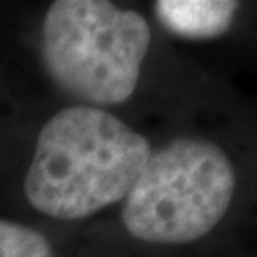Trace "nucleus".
I'll list each match as a JSON object with an SVG mask.
<instances>
[{"instance_id":"nucleus-1","label":"nucleus","mask_w":257,"mask_h":257,"mask_svg":"<svg viewBox=\"0 0 257 257\" xmlns=\"http://www.w3.org/2000/svg\"><path fill=\"white\" fill-rule=\"evenodd\" d=\"M151 153L147 139L107 110L67 107L38 134L25 196L54 219L90 217L128 196Z\"/></svg>"},{"instance_id":"nucleus-2","label":"nucleus","mask_w":257,"mask_h":257,"mask_svg":"<svg viewBox=\"0 0 257 257\" xmlns=\"http://www.w3.org/2000/svg\"><path fill=\"white\" fill-rule=\"evenodd\" d=\"M149 46L145 18L105 0H57L42 23V61L50 78L90 105L128 101Z\"/></svg>"},{"instance_id":"nucleus-3","label":"nucleus","mask_w":257,"mask_h":257,"mask_svg":"<svg viewBox=\"0 0 257 257\" xmlns=\"http://www.w3.org/2000/svg\"><path fill=\"white\" fill-rule=\"evenodd\" d=\"M234 170L217 145L181 138L151 153L124 198L132 236L153 244H187L206 236L227 213Z\"/></svg>"},{"instance_id":"nucleus-4","label":"nucleus","mask_w":257,"mask_h":257,"mask_svg":"<svg viewBox=\"0 0 257 257\" xmlns=\"http://www.w3.org/2000/svg\"><path fill=\"white\" fill-rule=\"evenodd\" d=\"M238 2L230 0H158L155 14L174 35L193 40L215 38L229 31Z\"/></svg>"},{"instance_id":"nucleus-5","label":"nucleus","mask_w":257,"mask_h":257,"mask_svg":"<svg viewBox=\"0 0 257 257\" xmlns=\"http://www.w3.org/2000/svg\"><path fill=\"white\" fill-rule=\"evenodd\" d=\"M0 257H54V249L38 230L0 219Z\"/></svg>"}]
</instances>
